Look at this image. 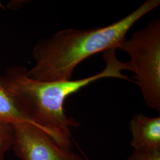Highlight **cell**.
Masks as SVG:
<instances>
[{
  "mask_svg": "<svg viewBox=\"0 0 160 160\" xmlns=\"http://www.w3.org/2000/svg\"><path fill=\"white\" fill-rule=\"evenodd\" d=\"M147 106L160 112V20L156 19L121 44Z\"/></svg>",
  "mask_w": 160,
  "mask_h": 160,
  "instance_id": "3957f363",
  "label": "cell"
},
{
  "mask_svg": "<svg viewBox=\"0 0 160 160\" xmlns=\"http://www.w3.org/2000/svg\"><path fill=\"white\" fill-rule=\"evenodd\" d=\"M12 149L22 160H83L72 149L61 148L45 132L29 123L12 124Z\"/></svg>",
  "mask_w": 160,
  "mask_h": 160,
  "instance_id": "277c9868",
  "label": "cell"
},
{
  "mask_svg": "<svg viewBox=\"0 0 160 160\" xmlns=\"http://www.w3.org/2000/svg\"><path fill=\"white\" fill-rule=\"evenodd\" d=\"M14 138L12 125L0 123V160H5V154L12 149Z\"/></svg>",
  "mask_w": 160,
  "mask_h": 160,
  "instance_id": "52a82bcc",
  "label": "cell"
},
{
  "mask_svg": "<svg viewBox=\"0 0 160 160\" xmlns=\"http://www.w3.org/2000/svg\"><path fill=\"white\" fill-rule=\"evenodd\" d=\"M116 49L103 52L106 67L103 71L80 80L42 81L31 78L23 66L7 69L0 82L15 100L19 109L35 126L42 129L61 148L72 149L71 128L78 122L66 114L64 103L67 97L92 82L106 78L128 80L122 74L132 71L129 63L120 61Z\"/></svg>",
  "mask_w": 160,
  "mask_h": 160,
  "instance_id": "6da1fadb",
  "label": "cell"
},
{
  "mask_svg": "<svg viewBox=\"0 0 160 160\" xmlns=\"http://www.w3.org/2000/svg\"><path fill=\"white\" fill-rule=\"evenodd\" d=\"M23 122L33 124L0 82V123L12 125Z\"/></svg>",
  "mask_w": 160,
  "mask_h": 160,
  "instance_id": "8992f818",
  "label": "cell"
},
{
  "mask_svg": "<svg viewBox=\"0 0 160 160\" xmlns=\"http://www.w3.org/2000/svg\"><path fill=\"white\" fill-rule=\"evenodd\" d=\"M160 0H147L120 20L94 29H67L40 40L33 48L35 64L28 77L42 81L72 80L76 67L99 52L119 49L128 32L141 18L160 6Z\"/></svg>",
  "mask_w": 160,
  "mask_h": 160,
  "instance_id": "7a4b0ae2",
  "label": "cell"
},
{
  "mask_svg": "<svg viewBox=\"0 0 160 160\" xmlns=\"http://www.w3.org/2000/svg\"><path fill=\"white\" fill-rule=\"evenodd\" d=\"M127 160H160V150H133Z\"/></svg>",
  "mask_w": 160,
  "mask_h": 160,
  "instance_id": "ba28073f",
  "label": "cell"
},
{
  "mask_svg": "<svg viewBox=\"0 0 160 160\" xmlns=\"http://www.w3.org/2000/svg\"><path fill=\"white\" fill-rule=\"evenodd\" d=\"M133 150H160V116L135 114L129 122Z\"/></svg>",
  "mask_w": 160,
  "mask_h": 160,
  "instance_id": "5b68a950",
  "label": "cell"
}]
</instances>
